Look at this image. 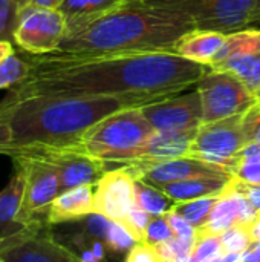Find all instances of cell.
<instances>
[{"label":"cell","mask_w":260,"mask_h":262,"mask_svg":"<svg viewBox=\"0 0 260 262\" xmlns=\"http://www.w3.org/2000/svg\"><path fill=\"white\" fill-rule=\"evenodd\" d=\"M257 216L259 212L250 204V201L234 190L231 183H228L219 195V200L215 204L207 223L196 229V233L222 235L234 226H250Z\"/></svg>","instance_id":"e0dca14e"},{"label":"cell","mask_w":260,"mask_h":262,"mask_svg":"<svg viewBox=\"0 0 260 262\" xmlns=\"http://www.w3.org/2000/svg\"><path fill=\"white\" fill-rule=\"evenodd\" d=\"M253 115V141L260 144V103L251 109Z\"/></svg>","instance_id":"f35d334b"},{"label":"cell","mask_w":260,"mask_h":262,"mask_svg":"<svg viewBox=\"0 0 260 262\" xmlns=\"http://www.w3.org/2000/svg\"><path fill=\"white\" fill-rule=\"evenodd\" d=\"M225 262H244L242 261V253H227L224 255Z\"/></svg>","instance_id":"ee69618b"},{"label":"cell","mask_w":260,"mask_h":262,"mask_svg":"<svg viewBox=\"0 0 260 262\" xmlns=\"http://www.w3.org/2000/svg\"><path fill=\"white\" fill-rule=\"evenodd\" d=\"M230 183L234 187V190H238L241 195H244L250 201V204L259 212L260 215V186L241 181V180H238L234 177H231V181Z\"/></svg>","instance_id":"e575fe53"},{"label":"cell","mask_w":260,"mask_h":262,"mask_svg":"<svg viewBox=\"0 0 260 262\" xmlns=\"http://www.w3.org/2000/svg\"><path fill=\"white\" fill-rule=\"evenodd\" d=\"M12 147V130L11 126L0 120V155H6Z\"/></svg>","instance_id":"8d00e7d4"},{"label":"cell","mask_w":260,"mask_h":262,"mask_svg":"<svg viewBox=\"0 0 260 262\" xmlns=\"http://www.w3.org/2000/svg\"><path fill=\"white\" fill-rule=\"evenodd\" d=\"M196 91L202 103L204 123L241 115L259 104L256 94L241 78L211 68L196 83Z\"/></svg>","instance_id":"ba28073f"},{"label":"cell","mask_w":260,"mask_h":262,"mask_svg":"<svg viewBox=\"0 0 260 262\" xmlns=\"http://www.w3.org/2000/svg\"><path fill=\"white\" fill-rule=\"evenodd\" d=\"M141 111L153 129L159 132L193 130L204 123V111L198 91L144 104Z\"/></svg>","instance_id":"7c38bea8"},{"label":"cell","mask_w":260,"mask_h":262,"mask_svg":"<svg viewBox=\"0 0 260 262\" xmlns=\"http://www.w3.org/2000/svg\"><path fill=\"white\" fill-rule=\"evenodd\" d=\"M207 262H225L224 253H222V255H219V256H216V258H211L210 261H207Z\"/></svg>","instance_id":"f6af8a7d"},{"label":"cell","mask_w":260,"mask_h":262,"mask_svg":"<svg viewBox=\"0 0 260 262\" xmlns=\"http://www.w3.org/2000/svg\"><path fill=\"white\" fill-rule=\"evenodd\" d=\"M195 241H184L179 238H172L169 241L159 243L156 246H152L156 261L158 262H172L182 258H190L193 250Z\"/></svg>","instance_id":"83f0119b"},{"label":"cell","mask_w":260,"mask_h":262,"mask_svg":"<svg viewBox=\"0 0 260 262\" xmlns=\"http://www.w3.org/2000/svg\"><path fill=\"white\" fill-rule=\"evenodd\" d=\"M244 262H260V243H253L244 253H242Z\"/></svg>","instance_id":"74e56055"},{"label":"cell","mask_w":260,"mask_h":262,"mask_svg":"<svg viewBox=\"0 0 260 262\" xmlns=\"http://www.w3.org/2000/svg\"><path fill=\"white\" fill-rule=\"evenodd\" d=\"M231 177H199L190 178L178 183H169L159 187L167 196H170L175 203L181 201H192L205 196H219L227 184L230 183Z\"/></svg>","instance_id":"7402d4cb"},{"label":"cell","mask_w":260,"mask_h":262,"mask_svg":"<svg viewBox=\"0 0 260 262\" xmlns=\"http://www.w3.org/2000/svg\"><path fill=\"white\" fill-rule=\"evenodd\" d=\"M124 262H158L155 252L144 243H136L126 255Z\"/></svg>","instance_id":"d590c367"},{"label":"cell","mask_w":260,"mask_h":262,"mask_svg":"<svg viewBox=\"0 0 260 262\" xmlns=\"http://www.w3.org/2000/svg\"><path fill=\"white\" fill-rule=\"evenodd\" d=\"M222 253H244L251 244V235L248 226H234L221 235Z\"/></svg>","instance_id":"f546056e"},{"label":"cell","mask_w":260,"mask_h":262,"mask_svg":"<svg viewBox=\"0 0 260 262\" xmlns=\"http://www.w3.org/2000/svg\"><path fill=\"white\" fill-rule=\"evenodd\" d=\"M11 152H23L51 163L58 172L61 192L80 186H87V184L93 186L109 170L107 163L87 155L77 146H66V147L28 146V147H12L9 149L8 155Z\"/></svg>","instance_id":"9c48e42d"},{"label":"cell","mask_w":260,"mask_h":262,"mask_svg":"<svg viewBox=\"0 0 260 262\" xmlns=\"http://www.w3.org/2000/svg\"><path fill=\"white\" fill-rule=\"evenodd\" d=\"M222 255L221 235H202L196 233V239L192 250V262H207L211 258Z\"/></svg>","instance_id":"f1b7e54d"},{"label":"cell","mask_w":260,"mask_h":262,"mask_svg":"<svg viewBox=\"0 0 260 262\" xmlns=\"http://www.w3.org/2000/svg\"><path fill=\"white\" fill-rule=\"evenodd\" d=\"M251 141L253 118L251 111H248L213 123H202L187 157L225 167L231 173L236 157Z\"/></svg>","instance_id":"5b68a950"},{"label":"cell","mask_w":260,"mask_h":262,"mask_svg":"<svg viewBox=\"0 0 260 262\" xmlns=\"http://www.w3.org/2000/svg\"><path fill=\"white\" fill-rule=\"evenodd\" d=\"M123 169H126L135 180H143L150 186L162 187L169 183H178L190 178H199V177H225L231 173L221 166L193 158V157H181L162 163H129L123 164ZM120 169V167H118Z\"/></svg>","instance_id":"4fadbf2b"},{"label":"cell","mask_w":260,"mask_h":262,"mask_svg":"<svg viewBox=\"0 0 260 262\" xmlns=\"http://www.w3.org/2000/svg\"><path fill=\"white\" fill-rule=\"evenodd\" d=\"M176 203L161 189L147 184L143 180H135V207L147 212L152 216L169 213Z\"/></svg>","instance_id":"603a6c76"},{"label":"cell","mask_w":260,"mask_h":262,"mask_svg":"<svg viewBox=\"0 0 260 262\" xmlns=\"http://www.w3.org/2000/svg\"><path fill=\"white\" fill-rule=\"evenodd\" d=\"M231 177L260 186V144L256 141L248 143L236 157L231 167Z\"/></svg>","instance_id":"cb8c5ba5"},{"label":"cell","mask_w":260,"mask_h":262,"mask_svg":"<svg viewBox=\"0 0 260 262\" xmlns=\"http://www.w3.org/2000/svg\"><path fill=\"white\" fill-rule=\"evenodd\" d=\"M192 29V20L176 11L132 0L124 8L67 32L58 49L51 54L64 58H104L173 52L178 40Z\"/></svg>","instance_id":"7a4b0ae2"},{"label":"cell","mask_w":260,"mask_h":262,"mask_svg":"<svg viewBox=\"0 0 260 262\" xmlns=\"http://www.w3.org/2000/svg\"><path fill=\"white\" fill-rule=\"evenodd\" d=\"M135 244H136V241L129 233V230L121 223L112 221V224L107 230V236H106L107 250L112 253H124V252L127 253Z\"/></svg>","instance_id":"4dcf8cb0"},{"label":"cell","mask_w":260,"mask_h":262,"mask_svg":"<svg viewBox=\"0 0 260 262\" xmlns=\"http://www.w3.org/2000/svg\"><path fill=\"white\" fill-rule=\"evenodd\" d=\"M210 68L236 75L256 94L260 88V29L247 28L227 34V40Z\"/></svg>","instance_id":"8fae6325"},{"label":"cell","mask_w":260,"mask_h":262,"mask_svg":"<svg viewBox=\"0 0 260 262\" xmlns=\"http://www.w3.org/2000/svg\"><path fill=\"white\" fill-rule=\"evenodd\" d=\"M153 132L155 129L141 107H127L93 124L81 137L77 147L107 163L109 170H112L135 161Z\"/></svg>","instance_id":"277c9868"},{"label":"cell","mask_w":260,"mask_h":262,"mask_svg":"<svg viewBox=\"0 0 260 262\" xmlns=\"http://www.w3.org/2000/svg\"><path fill=\"white\" fill-rule=\"evenodd\" d=\"M8 157L25 175L21 220L31 226H49V207L61 192L57 169L51 163L23 152H11Z\"/></svg>","instance_id":"8992f818"},{"label":"cell","mask_w":260,"mask_h":262,"mask_svg":"<svg viewBox=\"0 0 260 262\" xmlns=\"http://www.w3.org/2000/svg\"><path fill=\"white\" fill-rule=\"evenodd\" d=\"M31 72L8 89L5 100L37 95L109 97L149 104L184 92L210 71V66L173 52H150L104 58H64L23 52Z\"/></svg>","instance_id":"6da1fadb"},{"label":"cell","mask_w":260,"mask_h":262,"mask_svg":"<svg viewBox=\"0 0 260 262\" xmlns=\"http://www.w3.org/2000/svg\"><path fill=\"white\" fill-rule=\"evenodd\" d=\"M225 40H227V34L195 28L185 32L178 40L173 52L190 61L210 66V63L222 49Z\"/></svg>","instance_id":"ffe728a7"},{"label":"cell","mask_w":260,"mask_h":262,"mask_svg":"<svg viewBox=\"0 0 260 262\" xmlns=\"http://www.w3.org/2000/svg\"><path fill=\"white\" fill-rule=\"evenodd\" d=\"M218 200L219 196H205V198H198L192 201H181V203H176L172 210L181 215L184 220H187L193 227L199 229L207 223Z\"/></svg>","instance_id":"d4e9b609"},{"label":"cell","mask_w":260,"mask_h":262,"mask_svg":"<svg viewBox=\"0 0 260 262\" xmlns=\"http://www.w3.org/2000/svg\"><path fill=\"white\" fill-rule=\"evenodd\" d=\"M31 72V64L21 51H15L0 63V89H11L26 80Z\"/></svg>","instance_id":"484cf974"},{"label":"cell","mask_w":260,"mask_h":262,"mask_svg":"<svg viewBox=\"0 0 260 262\" xmlns=\"http://www.w3.org/2000/svg\"><path fill=\"white\" fill-rule=\"evenodd\" d=\"M15 51H17V49H15L14 43L6 41V40H0V63H2L3 60H6L9 55H12Z\"/></svg>","instance_id":"ab89813d"},{"label":"cell","mask_w":260,"mask_h":262,"mask_svg":"<svg viewBox=\"0 0 260 262\" xmlns=\"http://www.w3.org/2000/svg\"><path fill=\"white\" fill-rule=\"evenodd\" d=\"M176 11L192 20L195 28L231 34L250 26L257 0H144Z\"/></svg>","instance_id":"52a82bcc"},{"label":"cell","mask_w":260,"mask_h":262,"mask_svg":"<svg viewBox=\"0 0 260 262\" xmlns=\"http://www.w3.org/2000/svg\"><path fill=\"white\" fill-rule=\"evenodd\" d=\"M132 0H64L58 9L64 15L67 34L124 8Z\"/></svg>","instance_id":"44dd1931"},{"label":"cell","mask_w":260,"mask_h":262,"mask_svg":"<svg viewBox=\"0 0 260 262\" xmlns=\"http://www.w3.org/2000/svg\"><path fill=\"white\" fill-rule=\"evenodd\" d=\"M144 104L109 97L37 95L0 101V120L12 130V147L77 146L81 137L103 118ZM11 147V149H12ZM8 155V154H6Z\"/></svg>","instance_id":"3957f363"},{"label":"cell","mask_w":260,"mask_h":262,"mask_svg":"<svg viewBox=\"0 0 260 262\" xmlns=\"http://www.w3.org/2000/svg\"><path fill=\"white\" fill-rule=\"evenodd\" d=\"M66 31V20L60 9L29 5L15 28L14 46L31 55L51 54L58 49Z\"/></svg>","instance_id":"30bf717a"},{"label":"cell","mask_w":260,"mask_h":262,"mask_svg":"<svg viewBox=\"0 0 260 262\" xmlns=\"http://www.w3.org/2000/svg\"><path fill=\"white\" fill-rule=\"evenodd\" d=\"M0 262H83L60 243L51 227L32 232L0 249Z\"/></svg>","instance_id":"9a60e30c"},{"label":"cell","mask_w":260,"mask_h":262,"mask_svg":"<svg viewBox=\"0 0 260 262\" xmlns=\"http://www.w3.org/2000/svg\"><path fill=\"white\" fill-rule=\"evenodd\" d=\"M93 212V186H80L61 192L52 201L48 212V223L49 226L75 223Z\"/></svg>","instance_id":"d6986e66"},{"label":"cell","mask_w":260,"mask_h":262,"mask_svg":"<svg viewBox=\"0 0 260 262\" xmlns=\"http://www.w3.org/2000/svg\"><path fill=\"white\" fill-rule=\"evenodd\" d=\"M172 262H192V258H182V259H176V261Z\"/></svg>","instance_id":"bcb514c9"},{"label":"cell","mask_w":260,"mask_h":262,"mask_svg":"<svg viewBox=\"0 0 260 262\" xmlns=\"http://www.w3.org/2000/svg\"><path fill=\"white\" fill-rule=\"evenodd\" d=\"M25 193V175L14 166V173L0 192V249L32 232L51 226H31L21 220V201Z\"/></svg>","instance_id":"2e32d148"},{"label":"cell","mask_w":260,"mask_h":262,"mask_svg":"<svg viewBox=\"0 0 260 262\" xmlns=\"http://www.w3.org/2000/svg\"><path fill=\"white\" fill-rule=\"evenodd\" d=\"M152 218L153 216L149 215L147 212H144V210H141L138 207H133L129 212V215L120 223L129 230V233L133 236V239L136 243H144L146 230H147V226L152 221Z\"/></svg>","instance_id":"1f68e13d"},{"label":"cell","mask_w":260,"mask_h":262,"mask_svg":"<svg viewBox=\"0 0 260 262\" xmlns=\"http://www.w3.org/2000/svg\"><path fill=\"white\" fill-rule=\"evenodd\" d=\"M256 23H260V0L256 2L254 9L251 12V18H250V25H256Z\"/></svg>","instance_id":"7bdbcfd3"},{"label":"cell","mask_w":260,"mask_h":262,"mask_svg":"<svg viewBox=\"0 0 260 262\" xmlns=\"http://www.w3.org/2000/svg\"><path fill=\"white\" fill-rule=\"evenodd\" d=\"M196 130L198 129L182 130V132L155 130L153 135L141 147L138 158L132 163L152 164V163H162V161L187 157L193 144V140L196 137Z\"/></svg>","instance_id":"ac0fdd59"},{"label":"cell","mask_w":260,"mask_h":262,"mask_svg":"<svg viewBox=\"0 0 260 262\" xmlns=\"http://www.w3.org/2000/svg\"><path fill=\"white\" fill-rule=\"evenodd\" d=\"M256 97H257V100H259V103H260V88H259V91L256 92Z\"/></svg>","instance_id":"7dc6e473"},{"label":"cell","mask_w":260,"mask_h":262,"mask_svg":"<svg viewBox=\"0 0 260 262\" xmlns=\"http://www.w3.org/2000/svg\"><path fill=\"white\" fill-rule=\"evenodd\" d=\"M175 238V233L169 224V221L166 220V216H153L152 221L147 226L146 230V236H144V244L147 246H156L159 243L169 241Z\"/></svg>","instance_id":"d6a6232c"},{"label":"cell","mask_w":260,"mask_h":262,"mask_svg":"<svg viewBox=\"0 0 260 262\" xmlns=\"http://www.w3.org/2000/svg\"><path fill=\"white\" fill-rule=\"evenodd\" d=\"M164 216L169 221V224H170V227H172V230H173L176 238L184 239V241H195L196 239V227H193L181 215H178L173 210H170Z\"/></svg>","instance_id":"836d02e7"},{"label":"cell","mask_w":260,"mask_h":262,"mask_svg":"<svg viewBox=\"0 0 260 262\" xmlns=\"http://www.w3.org/2000/svg\"><path fill=\"white\" fill-rule=\"evenodd\" d=\"M64 0H31L32 6L38 8H48V9H58L63 5Z\"/></svg>","instance_id":"60d3db41"},{"label":"cell","mask_w":260,"mask_h":262,"mask_svg":"<svg viewBox=\"0 0 260 262\" xmlns=\"http://www.w3.org/2000/svg\"><path fill=\"white\" fill-rule=\"evenodd\" d=\"M253 243H260V215L248 226Z\"/></svg>","instance_id":"b9f144b4"},{"label":"cell","mask_w":260,"mask_h":262,"mask_svg":"<svg viewBox=\"0 0 260 262\" xmlns=\"http://www.w3.org/2000/svg\"><path fill=\"white\" fill-rule=\"evenodd\" d=\"M31 0H0V40L14 43V32Z\"/></svg>","instance_id":"4316f807"},{"label":"cell","mask_w":260,"mask_h":262,"mask_svg":"<svg viewBox=\"0 0 260 262\" xmlns=\"http://www.w3.org/2000/svg\"><path fill=\"white\" fill-rule=\"evenodd\" d=\"M93 207L110 221H123L135 207V178L123 167L106 172L93 184Z\"/></svg>","instance_id":"5bb4252c"}]
</instances>
